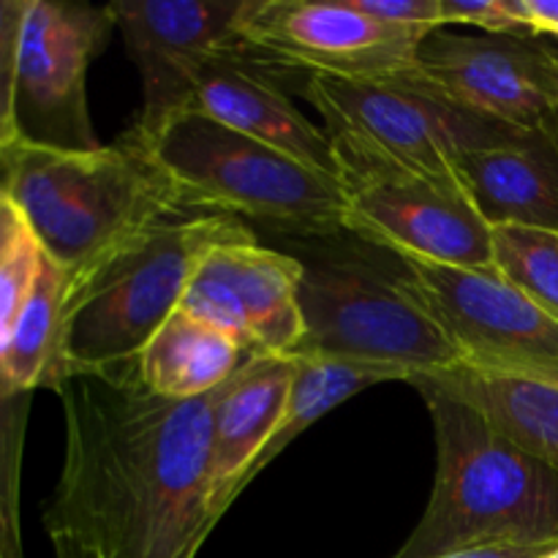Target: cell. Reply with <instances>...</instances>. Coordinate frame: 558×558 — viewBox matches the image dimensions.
Instances as JSON below:
<instances>
[{
  "instance_id": "cell-10",
  "label": "cell",
  "mask_w": 558,
  "mask_h": 558,
  "mask_svg": "<svg viewBox=\"0 0 558 558\" xmlns=\"http://www.w3.org/2000/svg\"><path fill=\"white\" fill-rule=\"evenodd\" d=\"M248 54L270 69L352 82H398L434 31L387 25L349 0H251L243 22Z\"/></svg>"
},
{
  "instance_id": "cell-27",
  "label": "cell",
  "mask_w": 558,
  "mask_h": 558,
  "mask_svg": "<svg viewBox=\"0 0 558 558\" xmlns=\"http://www.w3.org/2000/svg\"><path fill=\"white\" fill-rule=\"evenodd\" d=\"M352 9L387 25L441 31V0H349Z\"/></svg>"
},
{
  "instance_id": "cell-4",
  "label": "cell",
  "mask_w": 558,
  "mask_h": 558,
  "mask_svg": "<svg viewBox=\"0 0 558 558\" xmlns=\"http://www.w3.org/2000/svg\"><path fill=\"white\" fill-rule=\"evenodd\" d=\"M5 196L69 278L178 213V189L129 136L96 150L3 147Z\"/></svg>"
},
{
  "instance_id": "cell-20",
  "label": "cell",
  "mask_w": 558,
  "mask_h": 558,
  "mask_svg": "<svg viewBox=\"0 0 558 558\" xmlns=\"http://www.w3.org/2000/svg\"><path fill=\"white\" fill-rule=\"evenodd\" d=\"M294 376L289 387L287 407H283L281 423L276 434L267 441L262 456L251 466L245 477V488L265 472L303 430L319 423L325 414L341 407L343 401L357 396L365 387L381 385V381H407V376L396 368L368 363H349V360H330V357H292Z\"/></svg>"
},
{
  "instance_id": "cell-16",
  "label": "cell",
  "mask_w": 558,
  "mask_h": 558,
  "mask_svg": "<svg viewBox=\"0 0 558 558\" xmlns=\"http://www.w3.org/2000/svg\"><path fill=\"white\" fill-rule=\"evenodd\" d=\"M292 376V357L251 354L218 390L210 450V512L216 523L243 494L251 466L276 434Z\"/></svg>"
},
{
  "instance_id": "cell-29",
  "label": "cell",
  "mask_w": 558,
  "mask_h": 558,
  "mask_svg": "<svg viewBox=\"0 0 558 558\" xmlns=\"http://www.w3.org/2000/svg\"><path fill=\"white\" fill-rule=\"evenodd\" d=\"M27 234H31V229H27V221L22 218L20 207L9 196H3L0 199V265L20 248V243Z\"/></svg>"
},
{
  "instance_id": "cell-14",
  "label": "cell",
  "mask_w": 558,
  "mask_h": 558,
  "mask_svg": "<svg viewBox=\"0 0 558 558\" xmlns=\"http://www.w3.org/2000/svg\"><path fill=\"white\" fill-rule=\"evenodd\" d=\"M534 38L456 36L434 31L398 82L420 87L463 112L521 131H539L556 112L537 74Z\"/></svg>"
},
{
  "instance_id": "cell-1",
  "label": "cell",
  "mask_w": 558,
  "mask_h": 558,
  "mask_svg": "<svg viewBox=\"0 0 558 558\" xmlns=\"http://www.w3.org/2000/svg\"><path fill=\"white\" fill-rule=\"evenodd\" d=\"M65 417L58 488L44 510L49 539L98 558H196L218 526L210 512L213 412L153 396L140 368L74 374L54 387Z\"/></svg>"
},
{
  "instance_id": "cell-3",
  "label": "cell",
  "mask_w": 558,
  "mask_h": 558,
  "mask_svg": "<svg viewBox=\"0 0 558 558\" xmlns=\"http://www.w3.org/2000/svg\"><path fill=\"white\" fill-rule=\"evenodd\" d=\"M251 234L232 216L189 210L153 223L69 278L52 385L74 374L120 376L180 308L202 256Z\"/></svg>"
},
{
  "instance_id": "cell-26",
  "label": "cell",
  "mask_w": 558,
  "mask_h": 558,
  "mask_svg": "<svg viewBox=\"0 0 558 558\" xmlns=\"http://www.w3.org/2000/svg\"><path fill=\"white\" fill-rule=\"evenodd\" d=\"M441 25H474L488 36L532 38L515 0H441Z\"/></svg>"
},
{
  "instance_id": "cell-7",
  "label": "cell",
  "mask_w": 558,
  "mask_h": 558,
  "mask_svg": "<svg viewBox=\"0 0 558 558\" xmlns=\"http://www.w3.org/2000/svg\"><path fill=\"white\" fill-rule=\"evenodd\" d=\"M303 96L325 118L332 147L447 183H461L458 163L463 156L510 145L529 134L463 112L407 82L308 76Z\"/></svg>"
},
{
  "instance_id": "cell-28",
  "label": "cell",
  "mask_w": 558,
  "mask_h": 558,
  "mask_svg": "<svg viewBox=\"0 0 558 558\" xmlns=\"http://www.w3.org/2000/svg\"><path fill=\"white\" fill-rule=\"evenodd\" d=\"M532 38L554 36L558 41V0H515Z\"/></svg>"
},
{
  "instance_id": "cell-2",
  "label": "cell",
  "mask_w": 558,
  "mask_h": 558,
  "mask_svg": "<svg viewBox=\"0 0 558 558\" xmlns=\"http://www.w3.org/2000/svg\"><path fill=\"white\" fill-rule=\"evenodd\" d=\"M436 434V477L417 529L392 558L558 545V472L456 396L414 387Z\"/></svg>"
},
{
  "instance_id": "cell-17",
  "label": "cell",
  "mask_w": 558,
  "mask_h": 558,
  "mask_svg": "<svg viewBox=\"0 0 558 558\" xmlns=\"http://www.w3.org/2000/svg\"><path fill=\"white\" fill-rule=\"evenodd\" d=\"M407 381L469 403L512 445L558 472V368L458 363L445 371L414 374Z\"/></svg>"
},
{
  "instance_id": "cell-6",
  "label": "cell",
  "mask_w": 558,
  "mask_h": 558,
  "mask_svg": "<svg viewBox=\"0 0 558 558\" xmlns=\"http://www.w3.org/2000/svg\"><path fill=\"white\" fill-rule=\"evenodd\" d=\"M136 145L167 174L189 210L245 216L303 238L347 232L341 180L199 109L174 114Z\"/></svg>"
},
{
  "instance_id": "cell-9",
  "label": "cell",
  "mask_w": 558,
  "mask_h": 558,
  "mask_svg": "<svg viewBox=\"0 0 558 558\" xmlns=\"http://www.w3.org/2000/svg\"><path fill=\"white\" fill-rule=\"evenodd\" d=\"M109 5L31 0L14 90L16 142L49 150H96L87 69L114 31Z\"/></svg>"
},
{
  "instance_id": "cell-23",
  "label": "cell",
  "mask_w": 558,
  "mask_h": 558,
  "mask_svg": "<svg viewBox=\"0 0 558 558\" xmlns=\"http://www.w3.org/2000/svg\"><path fill=\"white\" fill-rule=\"evenodd\" d=\"M31 403V390H20L0 374V550L5 558H22L20 480Z\"/></svg>"
},
{
  "instance_id": "cell-24",
  "label": "cell",
  "mask_w": 558,
  "mask_h": 558,
  "mask_svg": "<svg viewBox=\"0 0 558 558\" xmlns=\"http://www.w3.org/2000/svg\"><path fill=\"white\" fill-rule=\"evenodd\" d=\"M27 3L31 0H0V147L16 142L14 90Z\"/></svg>"
},
{
  "instance_id": "cell-30",
  "label": "cell",
  "mask_w": 558,
  "mask_h": 558,
  "mask_svg": "<svg viewBox=\"0 0 558 558\" xmlns=\"http://www.w3.org/2000/svg\"><path fill=\"white\" fill-rule=\"evenodd\" d=\"M537 74L545 93H548L550 101H554L558 109V52L556 49L545 47V44H539L537 49Z\"/></svg>"
},
{
  "instance_id": "cell-35",
  "label": "cell",
  "mask_w": 558,
  "mask_h": 558,
  "mask_svg": "<svg viewBox=\"0 0 558 558\" xmlns=\"http://www.w3.org/2000/svg\"><path fill=\"white\" fill-rule=\"evenodd\" d=\"M545 558H558V545H556V548H554V550H550V554H548V556H545Z\"/></svg>"
},
{
  "instance_id": "cell-11",
  "label": "cell",
  "mask_w": 558,
  "mask_h": 558,
  "mask_svg": "<svg viewBox=\"0 0 558 558\" xmlns=\"http://www.w3.org/2000/svg\"><path fill=\"white\" fill-rule=\"evenodd\" d=\"M114 25L142 76V109L125 136L147 142L191 109L194 87L216 54L245 47L251 0H114Z\"/></svg>"
},
{
  "instance_id": "cell-12",
  "label": "cell",
  "mask_w": 558,
  "mask_h": 558,
  "mask_svg": "<svg viewBox=\"0 0 558 558\" xmlns=\"http://www.w3.org/2000/svg\"><path fill=\"white\" fill-rule=\"evenodd\" d=\"M396 259L458 343L463 363L558 368V316L499 272L436 265L412 254Z\"/></svg>"
},
{
  "instance_id": "cell-25",
  "label": "cell",
  "mask_w": 558,
  "mask_h": 558,
  "mask_svg": "<svg viewBox=\"0 0 558 558\" xmlns=\"http://www.w3.org/2000/svg\"><path fill=\"white\" fill-rule=\"evenodd\" d=\"M41 259V245L36 243L33 234H27L20 243V248L0 265V354H3L5 343H9L16 316L22 314L27 298H31Z\"/></svg>"
},
{
  "instance_id": "cell-5",
  "label": "cell",
  "mask_w": 558,
  "mask_h": 558,
  "mask_svg": "<svg viewBox=\"0 0 558 558\" xmlns=\"http://www.w3.org/2000/svg\"><path fill=\"white\" fill-rule=\"evenodd\" d=\"M368 240L357 238L352 245L308 243L292 254L303 265L305 319V336L292 357L385 365L407 379L463 363L458 343L412 287L396 254L379 248V256H368Z\"/></svg>"
},
{
  "instance_id": "cell-15",
  "label": "cell",
  "mask_w": 558,
  "mask_h": 558,
  "mask_svg": "<svg viewBox=\"0 0 558 558\" xmlns=\"http://www.w3.org/2000/svg\"><path fill=\"white\" fill-rule=\"evenodd\" d=\"M191 109H199L218 123L287 153L305 167L338 178L336 150L327 131L311 123L289 101L270 65L248 54L245 47L216 54L205 65L194 87Z\"/></svg>"
},
{
  "instance_id": "cell-19",
  "label": "cell",
  "mask_w": 558,
  "mask_h": 558,
  "mask_svg": "<svg viewBox=\"0 0 558 558\" xmlns=\"http://www.w3.org/2000/svg\"><path fill=\"white\" fill-rule=\"evenodd\" d=\"M254 352L185 311H174L142 349L136 368L153 396L194 401L221 390Z\"/></svg>"
},
{
  "instance_id": "cell-33",
  "label": "cell",
  "mask_w": 558,
  "mask_h": 558,
  "mask_svg": "<svg viewBox=\"0 0 558 558\" xmlns=\"http://www.w3.org/2000/svg\"><path fill=\"white\" fill-rule=\"evenodd\" d=\"M543 131H545V134L550 136V142H554V145H556V150H558V109H556L554 114H550L548 120H545Z\"/></svg>"
},
{
  "instance_id": "cell-31",
  "label": "cell",
  "mask_w": 558,
  "mask_h": 558,
  "mask_svg": "<svg viewBox=\"0 0 558 558\" xmlns=\"http://www.w3.org/2000/svg\"><path fill=\"white\" fill-rule=\"evenodd\" d=\"M556 545H529V548H485L469 550V554L447 556V558H545Z\"/></svg>"
},
{
  "instance_id": "cell-13",
  "label": "cell",
  "mask_w": 558,
  "mask_h": 558,
  "mask_svg": "<svg viewBox=\"0 0 558 558\" xmlns=\"http://www.w3.org/2000/svg\"><path fill=\"white\" fill-rule=\"evenodd\" d=\"M300 281L298 256L265 248L245 234L202 256L180 311L218 327L248 352L292 357L305 336Z\"/></svg>"
},
{
  "instance_id": "cell-21",
  "label": "cell",
  "mask_w": 558,
  "mask_h": 558,
  "mask_svg": "<svg viewBox=\"0 0 558 558\" xmlns=\"http://www.w3.org/2000/svg\"><path fill=\"white\" fill-rule=\"evenodd\" d=\"M69 276L44 254L36 283L25 308L16 316L9 343L0 354V374L20 390H41L52 385L63 332V308Z\"/></svg>"
},
{
  "instance_id": "cell-36",
  "label": "cell",
  "mask_w": 558,
  "mask_h": 558,
  "mask_svg": "<svg viewBox=\"0 0 558 558\" xmlns=\"http://www.w3.org/2000/svg\"><path fill=\"white\" fill-rule=\"evenodd\" d=\"M0 558H5V556H3V550H0Z\"/></svg>"
},
{
  "instance_id": "cell-34",
  "label": "cell",
  "mask_w": 558,
  "mask_h": 558,
  "mask_svg": "<svg viewBox=\"0 0 558 558\" xmlns=\"http://www.w3.org/2000/svg\"><path fill=\"white\" fill-rule=\"evenodd\" d=\"M5 196V178H3V147H0V199Z\"/></svg>"
},
{
  "instance_id": "cell-18",
  "label": "cell",
  "mask_w": 558,
  "mask_h": 558,
  "mask_svg": "<svg viewBox=\"0 0 558 558\" xmlns=\"http://www.w3.org/2000/svg\"><path fill=\"white\" fill-rule=\"evenodd\" d=\"M458 180L490 227L518 223L558 234V150L543 129L463 156Z\"/></svg>"
},
{
  "instance_id": "cell-8",
  "label": "cell",
  "mask_w": 558,
  "mask_h": 558,
  "mask_svg": "<svg viewBox=\"0 0 558 558\" xmlns=\"http://www.w3.org/2000/svg\"><path fill=\"white\" fill-rule=\"evenodd\" d=\"M332 150L347 196V232L436 265L494 270L490 223L461 183L385 167L341 147Z\"/></svg>"
},
{
  "instance_id": "cell-22",
  "label": "cell",
  "mask_w": 558,
  "mask_h": 558,
  "mask_svg": "<svg viewBox=\"0 0 558 558\" xmlns=\"http://www.w3.org/2000/svg\"><path fill=\"white\" fill-rule=\"evenodd\" d=\"M494 270L558 316V234L501 223L490 227Z\"/></svg>"
},
{
  "instance_id": "cell-32",
  "label": "cell",
  "mask_w": 558,
  "mask_h": 558,
  "mask_svg": "<svg viewBox=\"0 0 558 558\" xmlns=\"http://www.w3.org/2000/svg\"><path fill=\"white\" fill-rule=\"evenodd\" d=\"M52 548L54 558H98L90 548H85V545L74 543L69 537H52Z\"/></svg>"
}]
</instances>
